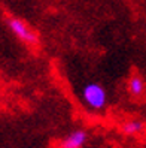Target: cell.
<instances>
[{"label":"cell","instance_id":"277c9868","mask_svg":"<svg viewBox=\"0 0 146 148\" xmlns=\"http://www.w3.org/2000/svg\"><path fill=\"white\" fill-rule=\"evenodd\" d=\"M128 91L134 97H142L146 91V84L143 81V78L139 75H133L128 79Z\"/></svg>","mask_w":146,"mask_h":148},{"label":"cell","instance_id":"6da1fadb","mask_svg":"<svg viewBox=\"0 0 146 148\" xmlns=\"http://www.w3.org/2000/svg\"><path fill=\"white\" fill-rule=\"evenodd\" d=\"M82 97L84 102L92 109H103L106 105V91L97 82L85 85L82 90Z\"/></svg>","mask_w":146,"mask_h":148},{"label":"cell","instance_id":"7a4b0ae2","mask_svg":"<svg viewBox=\"0 0 146 148\" xmlns=\"http://www.w3.org/2000/svg\"><path fill=\"white\" fill-rule=\"evenodd\" d=\"M7 25H9L11 32L20 40H22L24 43H29V45H36L37 43V40H39L37 34L34 33L22 20H20V18H9L7 20Z\"/></svg>","mask_w":146,"mask_h":148},{"label":"cell","instance_id":"3957f363","mask_svg":"<svg viewBox=\"0 0 146 148\" xmlns=\"http://www.w3.org/2000/svg\"><path fill=\"white\" fill-rule=\"evenodd\" d=\"M87 141V133L84 130H75L67 138L63 139L60 144V148H82V145Z\"/></svg>","mask_w":146,"mask_h":148},{"label":"cell","instance_id":"5b68a950","mask_svg":"<svg viewBox=\"0 0 146 148\" xmlns=\"http://www.w3.org/2000/svg\"><path fill=\"white\" fill-rule=\"evenodd\" d=\"M143 130V123L139 120H130L122 126V132L125 135H137Z\"/></svg>","mask_w":146,"mask_h":148}]
</instances>
